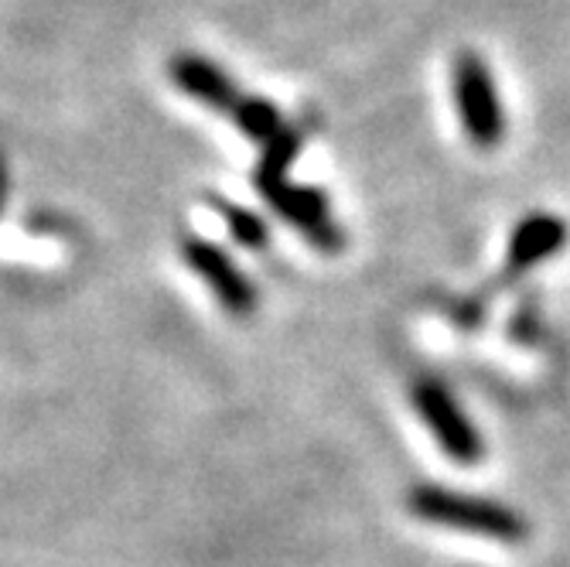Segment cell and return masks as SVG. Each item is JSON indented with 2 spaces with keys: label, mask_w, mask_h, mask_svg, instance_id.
<instances>
[{
  "label": "cell",
  "mask_w": 570,
  "mask_h": 567,
  "mask_svg": "<svg viewBox=\"0 0 570 567\" xmlns=\"http://www.w3.org/2000/svg\"><path fill=\"white\" fill-rule=\"evenodd\" d=\"M185 256H188V264L195 267V274L216 291V297L229 307V312H236V315L253 312V304H256L253 284L226 261V256L216 246L195 239V243L185 246Z\"/></svg>",
  "instance_id": "5b68a950"
},
{
  "label": "cell",
  "mask_w": 570,
  "mask_h": 567,
  "mask_svg": "<svg viewBox=\"0 0 570 567\" xmlns=\"http://www.w3.org/2000/svg\"><path fill=\"white\" fill-rule=\"evenodd\" d=\"M406 506L417 520L461 530V534H479V537H495V540H523L530 534L527 520L515 509L499 506L492 499L451 492L444 486H417L406 496Z\"/></svg>",
  "instance_id": "6da1fadb"
},
{
  "label": "cell",
  "mask_w": 570,
  "mask_h": 567,
  "mask_svg": "<svg viewBox=\"0 0 570 567\" xmlns=\"http://www.w3.org/2000/svg\"><path fill=\"white\" fill-rule=\"evenodd\" d=\"M413 403H417L421 421L431 428V434L444 448V454H451L458 466H475L482 458V438H479L475 424L464 418V410L454 403V397L441 383L421 380L413 387Z\"/></svg>",
  "instance_id": "3957f363"
},
{
  "label": "cell",
  "mask_w": 570,
  "mask_h": 567,
  "mask_svg": "<svg viewBox=\"0 0 570 567\" xmlns=\"http://www.w3.org/2000/svg\"><path fill=\"white\" fill-rule=\"evenodd\" d=\"M229 219V226H233V233L239 236V243H246V246H261L264 243V223H256L249 213H229L226 216Z\"/></svg>",
  "instance_id": "9c48e42d"
},
{
  "label": "cell",
  "mask_w": 570,
  "mask_h": 567,
  "mask_svg": "<svg viewBox=\"0 0 570 567\" xmlns=\"http://www.w3.org/2000/svg\"><path fill=\"white\" fill-rule=\"evenodd\" d=\"M175 79H178L181 89H188L195 99L209 102V107H216V110H233L236 99H239L233 82L216 66L202 62V59H178L175 62Z\"/></svg>",
  "instance_id": "52a82bcc"
},
{
  "label": "cell",
  "mask_w": 570,
  "mask_h": 567,
  "mask_svg": "<svg viewBox=\"0 0 570 567\" xmlns=\"http://www.w3.org/2000/svg\"><path fill=\"white\" fill-rule=\"evenodd\" d=\"M229 114L236 117V124H239L249 137L264 140V144H267L274 134L284 130L281 114L271 107V102H264V99H246V96H239V99H236V107H233Z\"/></svg>",
  "instance_id": "ba28073f"
},
{
  "label": "cell",
  "mask_w": 570,
  "mask_h": 567,
  "mask_svg": "<svg viewBox=\"0 0 570 567\" xmlns=\"http://www.w3.org/2000/svg\"><path fill=\"white\" fill-rule=\"evenodd\" d=\"M454 102L464 124V134L475 147H495L505 134V117H502V99L495 92L489 66L464 51L454 62Z\"/></svg>",
  "instance_id": "7a4b0ae2"
},
{
  "label": "cell",
  "mask_w": 570,
  "mask_h": 567,
  "mask_svg": "<svg viewBox=\"0 0 570 567\" xmlns=\"http://www.w3.org/2000/svg\"><path fill=\"white\" fill-rule=\"evenodd\" d=\"M563 239H567V226L557 216L537 213L523 219L509 239V271L520 274L533 264H543L547 256H553L563 246Z\"/></svg>",
  "instance_id": "8992f818"
},
{
  "label": "cell",
  "mask_w": 570,
  "mask_h": 567,
  "mask_svg": "<svg viewBox=\"0 0 570 567\" xmlns=\"http://www.w3.org/2000/svg\"><path fill=\"white\" fill-rule=\"evenodd\" d=\"M264 195L274 202V209H277L287 223H294L297 229H304L307 239L315 243V246H322V250H338L342 233L335 229V223H332V216H328V205H325V198H322L318 192H311V188H291L287 182H281V185L264 188Z\"/></svg>",
  "instance_id": "277c9868"
}]
</instances>
